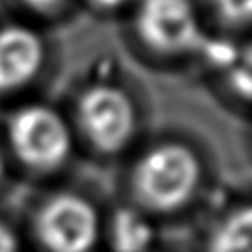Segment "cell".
Returning a JSON list of instances; mask_svg holds the SVG:
<instances>
[{"instance_id": "obj_14", "label": "cell", "mask_w": 252, "mask_h": 252, "mask_svg": "<svg viewBox=\"0 0 252 252\" xmlns=\"http://www.w3.org/2000/svg\"><path fill=\"white\" fill-rule=\"evenodd\" d=\"M96 8H102V10H110V8H116L120 4H124L126 0H91Z\"/></svg>"}, {"instance_id": "obj_12", "label": "cell", "mask_w": 252, "mask_h": 252, "mask_svg": "<svg viewBox=\"0 0 252 252\" xmlns=\"http://www.w3.org/2000/svg\"><path fill=\"white\" fill-rule=\"evenodd\" d=\"M16 236L14 232L0 220V252H16Z\"/></svg>"}, {"instance_id": "obj_8", "label": "cell", "mask_w": 252, "mask_h": 252, "mask_svg": "<svg viewBox=\"0 0 252 252\" xmlns=\"http://www.w3.org/2000/svg\"><path fill=\"white\" fill-rule=\"evenodd\" d=\"M152 224L138 211L120 209L112 219V244L116 252H146L152 244Z\"/></svg>"}, {"instance_id": "obj_7", "label": "cell", "mask_w": 252, "mask_h": 252, "mask_svg": "<svg viewBox=\"0 0 252 252\" xmlns=\"http://www.w3.org/2000/svg\"><path fill=\"white\" fill-rule=\"evenodd\" d=\"M207 252H252V203L232 209L215 224Z\"/></svg>"}, {"instance_id": "obj_1", "label": "cell", "mask_w": 252, "mask_h": 252, "mask_svg": "<svg viewBox=\"0 0 252 252\" xmlns=\"http://www.w3.org/2000/svg\"><path fill=\"white\" fill-rule=\"evenodd\" d=\"M201 161L181 144L152 148L136 165L134 187L144 205L156 211H175L197 191Z\"/></svg>"}, {"instance_id": "obj_11", "label": "cell", "mask_w": 252, "mask_h": 252, "mask_svg": "<svg viewBox=\"0 0 252 252\" xmlns=\"http://www.w3.org/2000/svg\"><path fill=\"white\" fill-rule=\"evenodd\" d=\"M217 16L228 26L252 24V0H209Z\"/></svg>"}, {"instance_id": "obj_5", "label": "cell", "mask_w": 252, "mask_h": 252, "mask_svg": "<svg viewBox=\"0 0 252 252\" xmlns=\"http://www.w3.org/2000/svg\"><path fill=\"white\" fill-rule=\"evenodd\" d=\"M79 120L87 138L100 152H116L132 138L136 112L120 89L100 85L81 96Z\"/></svg>"}, {"instance_id": "obj_13", "label": "cell", "mask_w": 252, "mask_h": 252, "mask_svg": "<svg viewBox=\"0 0 252 252\" xmlns=\"http://www.w3.org/2000/svg\"><path fill=\"white\" fill-rule=\"evenodd\" d=\"M24 2L35 10H51V8H57L59 4H63L65 0H24Z\"/></svg>"}, {"instance_id": "obj_4", "label": "cell", "mask_w": 252, "mask_h": 252, "mask_svg": "<svg viewBox=\"0 0 252 252\" xmlns=\"http://www.w3.org/2000/svg\"><path fill=\"white\" fill-rule=\"evenodd\" d=\"M96 232V213L79 195H55L37 215V234L49 252H89Z\"/></svg>"}, {"instance_id": "obj_10", "label": "cell", "mask_w": 252, "mask_h": 252, "mask_svg": "<svg viewBox=\"0 0 252 252\" xmlns=\"http://www.w3.org/2000/svg\"><path fill=\"white\" fill-rule=\"evenodd\" d=\"M199 51L205 55V59L211 65H215L217 69H222V71H226L238 55V47L232 41L222 39V37H205Z\"/></svg>"}, {"instance_id": "obj_6", "label": "cell", "mask_w": 252, "mask_h": 252, "mask_svg": "<svg viewBox=\"0 0 252 252\" xmlns=\"http://www.w3.org/2000/svg\"><path fill=\"white\" fill-rule=\"evenodd\" d=\"M43 45L39 37L22 26L0 30V91L18 89L39 69Z\"/></svg>"}, {"instance_id": "obj_3", "label": "cell", "mask_w": 252, "mask_h": 252, "mask_svg": "<svg viewBox=\"0 0 252 252\" xmlns=\"http://www.w3.org/2000/svg\"><path fill=\"white\" fill-rule=\"evenodd\" d=\"M136 30L158 53H185L201 49L205 41L191 0H142Z\"/></svg>"}, {"instance_id": "obj_2", "label": "cell", "mask_w": 252, "mask_h": 252, "mask_svg": "<svg viewBox=\"0 0 252 252\" xmlns=\"http://www.w3.org/2000/svg\"><path fill=\"white\" fill-rule=\"evenodd\" d=\"M10 142L18 158L35 167L61 165L71 152V134L63 118L47 106H28L10 122Z\"/></svg>"}, {"instance_id": "obj_15", "label": "cell", "mask_w": 252, "mask_h": 252, "mask_svg": "<svg viewBox=\"0 0 252 252\" xmlns=\"http://www.w3.org/2000/svg\"><path fill=\"white\" fill-rule=\"evenodd\" d=\"M2 169H4V161H2V156H0V175H2Z\"/></svg>"}, {"instance_id": "obj_9", "label": "cell", "mask_w": 252, "mask_h": 252, "mask_svg": "<svg viewBox=\"0 0 252 252\" xmlns=\"http://www.w3.org/2000/svg\"><path fill=\"white\" fill-rule=\"evenodd\" d=\"M226 77L234 94L252 102V43L238 47V55L226 69Z\"/></svg>"}]
</instances>
